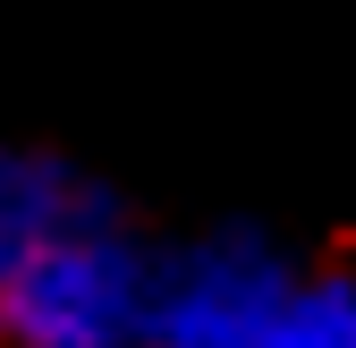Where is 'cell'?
I'll list each match as a JSON object with an SVG mask.
<instances>
[{"mask_svg": "<svg viewBox=\"0 0 356 348\" xmlns=\"http://www.w3.org/2000/svg\"><path fill=\"white\" fill-rule=\"evenodd\" d=\"M145 280H153V255L127 238L119 204L94 187L0 280V340L9 348H145Z\"/></svg>", "mask_w": 356, "mask_h": 348, "instance_id": "1", "label": "cell"}, {"mask_svg": "<svg viewBox=\"0 0 356 348\" xmlns=\"http://www.w3.org/2000/svg\"><path fill=\"white\" fill-rule=\"evenodd\" d=\"M297 272L254 230H212L178 255H153L145 280V348H263Z\"/></svg>", "mask_w": 356, "mask_h": 348, "instance_id": "2", "label": "cell"}, {"mask_svg": "<svg viewBox=\"0 0 356 348\" xmlns=\"http://www.w3.org/2000/svg\"><path fill=\"white\" fill-rule=\"evenodd\" d=\"M85 196H94V179H85V170H68L60 153L0 145V280H9L26 255L85 204Z\"/></svg>", "mask_w": 356, "mask_h": 348, "instance_id": "3", "label": "cell"}, {"mask_svg": "<svg viewBox=\"0 0 356 348\" xmlns=\"http://www.w3.org/2000/svg\"><path fill=\"white\" fill-rule=\"evenodd\" d=\"M263 348H356V289L331 272V280H297L289 306L272 315Z\"/></svg>", "mask_w": 356, "mask_h": 348, "instance_id": "4", "label": "cell"}]
</instances>
